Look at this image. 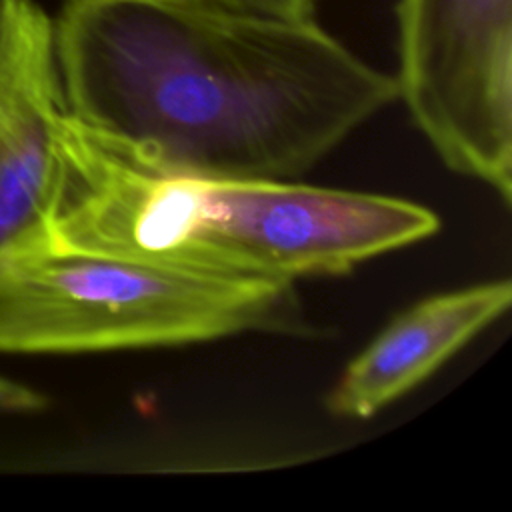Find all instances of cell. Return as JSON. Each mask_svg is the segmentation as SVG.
<instances>
[{"mask_svg":"<svg viewBox=\"0 0 512 512\" xmlns=\"http://www.w3.org/2000/svg\"><path fill=\"white\" fill-rule=\"evenodd\" d=\"M66 112L164 166L294 180L396 100L312 16L230 0H66Z\"/></svg>","mask_w":512,"mask_h":512,"instance_id":"obj_1","label":"cell"},{"mask_svg":"<svg viewBox=\"0 0 512 512\" xmlns=\"http://www.w3.org/2000/svg\"><path fill=\"white\" fill-rule=\"evenodd\" d=\"M440 228L388 194L164 166L64 112L42 238L190 272L294 282L338 276Z\"/></svg>","mask_w":512,"mask_h":512,"instance_id":"obj_2","label":"cell"},{"mask_svg":"<svg viewBox=\"0 0 512 512\" xmlns=\"http://www.w3.org/2000/svg\"><path fill=\"white\" fill-rule=\"evenodd\" d=\"M248 8L284 14V16H312L316 0H230Z\"/></svg>","mask_w":512,"mask_h":512,"instance_id":"obj_8","label":"cell"},{"mask_svg":"<svg viewBox=\"0 0 512 512\" xmlns=\"http://www.w3.org/2000/svg\"><path fill=\"white\" fill-rule=\"evenodd\" d=\"M396 24V98L452 172L510 206L512 0H398Z\"/></svg>","mask_w":512,"mask_h":512,"instance_id":"obj_4","label":"cell"},{"mask_svg":"<svg viewBox=\"0 0 512 512\" xmlns=\"http://www.w3.org/2000/svg\"><path fill=\"white\" fill-rule=\"evenodd\" d=\"M510 302L512 282L498 278L412 304L348 362L326 396L328 412L372 418L496 322Z\"/></svg>","mask_w":512,"mask_h":512,"instance_id":"obj_6","label":"cell"},{"mask_svg":"<svg viewBox=\"0 0 512 512\" xmlns=\"http://www.w3.org/2000/svg\"><path fill=\"white\" fill-rule=\"evenodd\" d=\"M64 112L54 22L34 0H0V246L50 210Z\"/></svg>","mask_w":512,"mask_h":512,"instance_id":"obj_5","label":"cell"},{"mask_svg":"<svg viewBox=\"0 0 512 512\" xmlns=\"http://www.w3.org/2000/svg\"><path fill=\"white\" fill-rule=\"evenodd\" d=\"M306 330L294 282L190 272L36 232L0 246V352H106Z\"/></svg>","mask_w":512,"mask_h":512,"instance_id":"obj_3","label":"cell"},{"mask_svg":"<svg viewBox=\"0 0 512 512\" xmlns=\"http://www.w3.org/2000/svg\"><path fill=\"white\" fill-rule=\"evenodd\" d=\"M46 404H48V398L42 392L0 374V412L2 414L38 412Z\"/></svg>","mask_w":512,"mask_h":512,"instance_id":"obj_7","label":"cell"}]
</instances>
